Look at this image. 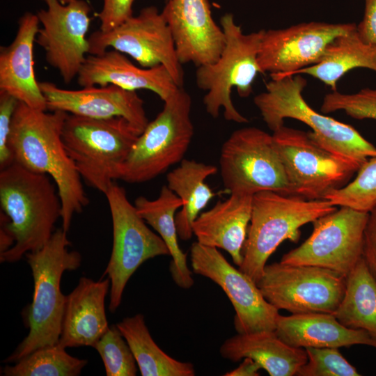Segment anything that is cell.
<instances>
[{"label": "cell", "mask_w": 376, "mask_h": 376, "mask_svg": "<svg viewBox=\"0 0 376 376\" xmlns=\"http://www.w3.org/2000/svg\"><path fill=\"white\" fill-rule=\"evenodd\" d=\"M94 348L103 361L107 376H134L136 375V360L116 324L109 327Z\"/></svg>", "instance_id": "cell-33"}, {"label": "cell", "mask_w": 376, "mask_h": 376, "mask_svg": "<svg viewBox=\"0 0 376 376\" xmlns=\"http://www.w3.org/2000/svg\"><path fill=\"white\" fill-rule=\"evenodd\" d=\"M77 82L82 88L113 84L130 91L149 90L163 101L179 88L164 65L139 68L115 49L87 56Z\"/></svg>", "instance_id": "cell-20"}, {"label": "cell", "mask_w": 376, "mask_h": 376, "mask_svg": "<svg viewBox=\"0 0 376 376\" xmlns=\"http://www.w3.org/2000/svg\"><path fill=\"white\" fill-rule=\"evenodd\" d=\"M363 258L376 279V204L368 212L363 235Z\"/></svg>", "instance_id": "cell-38"}, {"label": "cell", "mask_w": 376, "mask_h": 376, "mask_svg": "<svg viewBox=\"0 0 376 376\" xmlns=\"http://www.w3.org/2000/svg\"><path fill=\"white\" fill-rule=\"evenodd\" d=\"M356 27L354 23L310 22L263 30L258 56L262 72L272 79L292 76L318 63L335 38Z\"/></svg>", "instance_id": "cell-16"}, {"label": "cell", "mask_w": 376, "mask_h": 376, "mask_svg": "<svg viewBox=\"0 0 376 376\" xmlns=\"http://www.w3.org/2000/svg\"><path fill=\"white\" fill-rule=\"evenodd\" d=\"M58 1H60L63 4H67L75 0H58Z\"/></svg>", "instance_id": "cell-41"}, {"label": "cell", "mask_w": 376, "mask_h": 376, "mask_svg": "<svg viewBox=\"0 0 376 376\" xmlns=\"http://www.w3.org/2000/svg\"><path fill=\"white\" fill-rule=\"evenodd\" d=\"M221 355L233 362L251 358L270 376H293L308 361L304 348L290 346L274 331L238 334L220 347Z\"/></svg>", "instance_id": "cell-25"}, {"label": "cell", "mask_w": 376, "mask_h": 376, "mask_svg": "<svg viewBox=\"0 0 376 376\" xmlns=\"http://www.w3.org/2000/svg\"><path fill=\"white\" fill-rule=\"evenodd\" d=\"M183 65L212 64L226 44L224 32L212 16L209 0H167L162 11Z\"/></svg>", "instance_id": "cell-19"}, {"label": "cell", "mask_w": 376, "mask_h": 376, "mask_svg": "<svg viewBox=\"0 0 376 376\" xmlns=\"http://www.w3.org/2000/svg\"><path fill=\"white\" fill-rule=\"evenodd\" d=\"M110 280L95 281L81 277L68 295L58 343L64 348L94 347L109 327L105 311V298Z\"/></svg>", "instance_id": "cell-22"}, {"label": "cell", "mask_w": 376, "mask_h": 376, "mask_svg": "<svg viewBox=\"0 0 376 376\" xmlns=\"http://www.w3.org/2000/svg\"><path fill=\"white\" fill-rule=\"evenodd\" d=\"M134 205L139 215L167 246L172 257L169 269L174 282L183 289L191 288L194 283L193 272L187 265V253L179 246L175 219L176 211L183 205L182 201L164 185L155 199L141 196L135 199Z\"/></svg>", "instance_id": "cell-26"}, {"label": "cell", "mask_w": 376, "mask_h": 376, "mask_svg": "<svg viewBox=\"0 0 376 376\" xmlns=\"http://www.w3.org/2000/svg\"><path fill=\"white\" fill-rule=\"evenodd\" d=\"M190 259L195 274L210 279L226 294L235 311L238 334L275 330L279 310L265 299L256 283L230 265L218 249L195 242Z\"/></svg>", "instance_id": "cell-15"}, {"label": "cell", "mask_w": 376, "mask_h": 376, "mask_svg": "<svg viewBox=\"0 0 376 376\" xmlns=\"http://www.w3.org/2000/svg\"><path fill=\"white\" fill-rule=\"evenodd\" d=\"M357 68L376 72V47L363 42L356 27L335 38L318 63L297 70L292 75H310L336 91L341 77Z\"/></svg>", "instance_id": "cell-28"}, {"label": "cell", "mask_w": 376, "mask_h": 376, "mask_svg": "<svg viewBox=\"0 0 376 376\" xmlns=\"http://www.w3.org/2000/svg\"><path fill=\"white\" fill-rule=\"evenodd\" d=\"M320 111L322 113L343 111L357 120H376V89L365 88L350 94L332 91L324 97Z\"/></svg>", "instance_id": "cell-34"}, {"label": "cell", "mask_w": 376, "mask_h": 376, "mask_svg": "<svg viewBox=\"0 0 376 376\" xmlns=\"http://www.w3.org/2000/svg\"><path fill=\"white\" fill-rule=\"evenodd\" d=\"M89 54L113 48L134 59L141 67L164 65L178 87L184 84V71L170 28L155 6L141 10L116 28L94 31L88 38Z\"/></svg>", "instance_id": "cell-13"}, {"label": "cell", "mask_w": 376, "mask_h": 376, "mask_svg": "<svg viewBox=\"0 0 376 376\" xmlns=\"http://www.w3.org/2000/svg\"><path fill=\"white\" fill-rule=\"evenodd\" d=\"M219 167L224 186L230 194L271 191L291 195L272 134L258 127L232 132L221 146Z\"/></svg>", "instance_id": "cell-11"}, {"label": "cell", "mask_w": 376, "mask_h": 376, "mask_svg": "<svg viewBox=\"0 0 376 376\" xmlns=\"http://www.w3.org/2000/svg\"><path fill=\"white\" fill-rule=\"evenodd\" d=\"M217 171L214 165L183 159L167 174L168 187L183 202L175 218L178 237L182 240L191 239L194 221L216 195L205 180Z\"/></svg>", "instance_id": "cell-27"}, {"label": "cell", "mask_w": 376, "mask_h": 376, "mask_svg": "<svg viewBox=\"0 0 376 376\" xmlns=\"http://www.w3.org/2000/svg\"><path fill=\"white\" fill-rule=\"evenodd\" d=\"M276 334L295 347H343L364 345L376 348V337L363 329L347 327L331 314L307 313L279 315Z\"/></svg>", "instance_id": "cell-24"}, {"label": "cell", "mask_w": 376, "mask_h": 376, "mask_svg": "<svg viewBox=\"0 0 376 376\" xmlns=\"http://www.w3.org/2000/svg\"><path fill=\"white\" fill-rule=\"evenodd\" d=\"M38 15L25 13L13 42L0 48V91L29 107L47 111L45 98L33 69V44L39 30Z\"/></svg>", "instance_id": "cell-21"}, {"label": "cell", "mask_w": 376, "mask_h": 376, "mask_svg": "<svg viewBox=\"0 0 376 376\" xmlns=\"http://www.w3.org/2000/svg\"><path fill=\"white\" fill-rule=\"evenodd\" d=\"M39 86L50 111L98 119L123 118L139 134L149 123L144 102L136 91L113 84L68 90L49 81H40Z\"/></svg>", "instance_id": "cell-18"}, {"label": "cell", "mask_w": 376, "mask_h": 376, "mask_svg": "<svg viewBox=\"0 0 376 376\" xmlns=\"http://www.w3.org/2000/svg\"><path fill=\"white\" fill-rule=\"evenodd\" d=\"M126 340L142 376H194V365L165 353L152 339L144 317L138 313L116 324Z\"/></svg>", "instance_id": "cell-29"}, {"label": "cell", "mask_w": 376, "mask_h": 376, "mask_svg": "<svg viewBox=\"0 0 376 376\" xmlns=\"http://www.w3.org/2000/svg\"><path fill=\"white\" fill-rule=\"evenodd\" d=\"M345 279L346 276L330 269L279 262L266 265L256 284L279 311L332 313L343 297Z\"/></svg>", "instance_id": "cell-12"}, {"label": "cell", "mask_w": 376, "mask_h": 376, "mask_svg": "<svg viewBox=\"0 0 376 376\" xmlns=\"http://www.w3.org/2000/svg\"><path fill=\"white\" fill-rule=\"evenodd\" d=\"M52 180L49 175L30 171L15 162L0 170L1 226L15 241L0 254L1 263H15L42 248L52 237L62 210Z\"/></svg>", "instance_id": "cell-2"}, {"label": "cell", "mask_w": 376, "mask_h": 376, "mask_svg": "<svg viewBox=\"0 0 376 376\" xmlns=\"http://www.w3.org/2000/svg\"><path fill=\"white\" fill-rule=\"evenodd\" d=\"M357 172L352 180L329 192L325 199L336 206L369 212L376 204V156L368 158Z\"/></svg>", "instance_id": "cell-32"}, {"label": "cell", "mask_w": 376, "mask_h": 376, "mask_svg": "<svg viewBox=\"0 0 376 376\" xmlns=\"http://www.w3.org/2000/svg\"><path fill=\"white\" fill-rule=\"evenodd\" d=\"M260 365L251 358H244L235 369L226 373V376H258Z\"/></svg>", "instance_id": "cell-40"}, {"label": "cell", "mask_w": 376, "mask_h": 376, "mask_svg": "<svg viewBox=\"0 0 376 376\" xmlns=\"http://www.w3.org/2000/svg\"><path fill=\"white\" fill-rule=\"evenodd\" d=\"M253 196L232 193L226 200L201 213L192 224L198 242L226 251L238 267L243 260Z\"/></svg>", "instance_id": "cell-23"}, {"label": "cell", "mask_w": 376, "mask_h": 376, "mask_svg": "<svg viewBox=\"0 0 376 376\" xmlns=\"http://www.w3.org/2000/svg\"><path fill=\"white\" fill-rule=\"evenodd\" d=\"M164 102L162 111L148 123L119 167L117 180L143 183L184 159L194 134L191 96L179 87Z\"/></svg>", "instance_id": "cell-8"}, {"label": "cell", "mask_w": 376, "mask_h": 376, "mask_svg": "<svg viewBox=\"0 0 376 376\" xmlns=\"http://www.w3.org/2000/svg\"><path fill=\"white\" fill-rule=\"evenodd\" d=\"M68 114L60 110L47 113L18 101L8 139L13 162L30 171L47 174L55 182L62 204V228L66 232L73 216L89 203L82 178L62 141Z\"/></svg>", "instance_id": "cell-1"}, {"label": "cell", "mask_w": 376, "mask_h": 376, "mask_svg": "<svg viewBox=\"0 0 376 376\" xmlns=\"http://www.w3.org/2000/svg\"><path fill=\"white\" fill-rule=\"evenodd\" d=\"M336 209L327 199L308 200L271 191L256 193L239 269L257 283L268 258L283 241L297 242L302 226Z\"/></svg>", "instance_id": "cell-5"}, {"label": "cell", "mask_w": 376, "mask_h": 376, "mask_svg": "<svg viewBox=\"0 0 376 376\" xmlns=\"http://www.w3.org/2000/svg\"><path fill=\"white\" fill-rule=\"evenodd\" d=\"M139 132L123 118H91L68 114L62 141L81 178L105 194L117 180L119 167Z\"/></svg>", "instance_id": "cell-7"}, {"label": "cell", "mask_w": 376, "mask_h": 376, "mask_svg": "<svg viewBox=\"0 0 376 376\" xmlns=\"http://www.w3.org/2000/svg\"><path fill=\"white\" fill-rule=\"evenodd\" d=\"M368 217V212L340 206L313 221L311 235L280 262L324 267L347 276L363 257Z\"/></svg>", "instance_id": "cell-14"}, {"label": "cell", "mask_w": 376, "mask_h": 376, "mask_svg": "<svg viewBox=\"0 0 376 376\" xmlns=\"http://www.w3.org/2000/svg\"><path fill=\"white\" fill-rule=\"evenodd\" d=\"M364 1L363 17L357 25V30L363 42L376 47V0Z\"/></svg>", "instance_id": "cell-39"}, {"label": "cell", "mask_w": 376, "mask_h": 376, "mask_svg": "<svg viewBox=\"0 0 376 376\" xmlns=\"http://www.w3.org/2000/svg\"><path fill=\"white\" fill-rule=\"evenodd\" d=\"M308 361L297 376H359L361 374L337 347H306Z\"/></svg>", "instance_id": "cell-35"}, {"label": "cell", "mask_w": 376, "mask_h": 376, "mask_svg": "<svg viewBox=\"0 0 376 376\" xmlns=\"http://www.w3.org/2000/svg\"><path fill=\"white\" fill-rule=\"evenodd\" d=\"M272 138L292 196L325 199L329 192L350 182L357 171L320 145L311 131L283 125L273 132Z\"/></svg>", "instance_id": "cell-9"}, {"label": "cell", "mask_w": 376, "mask_h": 376, "mask_svg": "<svg viewBox=\"0 0 376 376\" xmlns=\"http://www.w3.org/2000/svg\"><path fill=\"white\" fill-rule=\"evenodd\" d=\"M331 314L344 326L376 337V279L363 257L346 276L343 297Z\"/></svg>", "instance_id": "cell-30"}, {"label": "cell", "mask_w": 376, "mask_h": 376, "mask_svg": "<svg viewBox=\"0 0 376 376\" xmlns=\"http://www.w3.org/2000/svg\"><path fill=\"white\" fill-rule=\"evenodd\" d=\"M18 100L4 91H0V170L13 162L8 146L11 122Z\"/></svg>", "instance_id": "cell-36"}, {"label": "cell", "mask_w": 376, "mask_h": 376, "mask_svg": "<svg viewBox=\"0 0 376 376\" xmlns=\"http://www.w3.org/2000/svg\"><path fill=\"white\" fill-rule=\"evenodd\" d=\"M67 233L62 227L56 229L42 248L24 256L33 279L32 302L25 316L29 331L6 363H15L40 347L58 343L66 301L61 290V277L81 263V254L68 249L71 243Z\"/></svg>", "instance_id": "cell-3"}, {"label": "cell", "mask_w": 376, "mask_h": 376, "mask_svg": "<svg viewBox=\"0 0 376 376\" xmlns=\"http://www.w3.org/2000/svg\"><path fill=\"white\" fill-rule=\"evenodd\" d=\"M47 8L37 13L42 24L36 42L43 48L45 59L56 69L63 81L70 84L89 54L86 34L91 23V8L84 0L63 4L58 0H43Z\"/></svg>", "instance_id": "cell-17"}, {"label": "cell", "mask_w": 376, "mask_h": 376, "mask_svg": "<svg viewBox=\"0 0 376 376\" xmlns=\"http://www.w3.org/2000/svg\"><path fill=\"white\" fill-rule=\"evenodd\" d=\"M271 79L253 102L272 132L284 125L286 118L301 121L311 129L320 145L357 171L368 158L376 156V147L355 128L309 106L302 95L307 81L301 75Z\"/></svg>", "instance_id": "cell-4"}, {"label": "cell", "mask_w": 376, "mask_h": 376, "mask_svg": "<svg viewBox=\"0 0 376 376\" xmlns=\"http://www.w3.org/2000/svg\"><path fill=\"white\" fill-rule=\"evenodd\" d=\"M104 194L111 215L113 244L102 276L107 275L110 280L109 306L114 313L120 305L127 281L139 266L170 253L162 237L148 227L130 202L123 187L113 182Z\"/></svg>", "instance_id": "cell-10"}, {"label": "cell", "mask_w": 376, "mask_h": 376, "mask_svg": "<svg viewBox=\"0 0 376 376\" xmlns=\"http://www.w3.org/2000/svg\"><path fill=\"white\" fill-rule=\"evenodd\" d=\"M59 344L40 347L14 365L6 366L4 376H77L87 360L69 354Z\"/></svg>", "instance_id": "cell-31"}, {"label": "cell", "mask_w": 376, "mask_h": 376, "mask_svg": "<svg viewBox=\"0 0 376 376\" xmlns=\"http://www.w3.org/2000/svg\"><path fill=\"white\" fill-rule=\"evenodd\" d=\"M103 6L97 16L100 30L109 31L133 16L134 0H102Z\"/></svg>", "instance_id": "cell-37"}, {"label": "cell", "mask_w": 376, "mask_h": 376, "mask_svg": "<svg viewBox=\"0 0 376 376\" xmlns=\"http://www.w3.org/2000/svg\"><path fill=\"white\" fill-rule=\"evenodd\" d=\"M220 25L225 34V47L214 63L197 67L196 83L207 92L203 104L212 118H217L223 109L226 120L247 123L249 120L234 106L231 92L235 88L241 97H249L257 75L263 73L258 56L263 30L244 33L231 13L221 17Z\"/></svg>", "instance_id": "cell-6"}]
</instances>
